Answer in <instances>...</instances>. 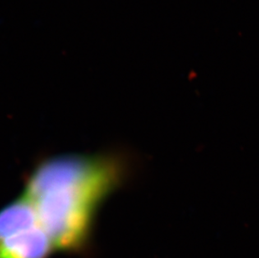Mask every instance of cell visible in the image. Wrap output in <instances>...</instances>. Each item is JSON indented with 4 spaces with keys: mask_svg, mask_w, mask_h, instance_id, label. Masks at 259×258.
Segmentation results:
<instances>
[{
    "mask_svg": "<svg viewBox=\"0 0 259 258\" xmlns=\"http://www.w3.org/2000/svg\"><path fill=\"white\" fill-rule=\"evenodd\" d=\"M126 170L118 156L48 158L29 175L23 198L54 249L72 250L86 241L101 204L122 182Z\"/></svg>",
    "mask_w": 259,
    "mask_h": 258,
    "instance_id": "obj_1",
    "label": "cell"
},
{
    "mask_svg": "<svg viewBox=\"0 0 259 258\" xmlns=\"http://www.w3.org/2000/svg\"><path fill=\"white\" fill-rule=\"evenodd\" d=\"M52 249L49 236L25 199L0 210V258H47Z\"/></svg>",
    "mask_w": 259,
    "mask_h": 258,
    "instance_id": "obj_2",
    "label": "cell"
}]
</instances>
